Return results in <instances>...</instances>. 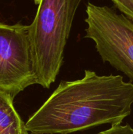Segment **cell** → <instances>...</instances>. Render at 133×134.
Listing matches in <instances>:
<instances>
[{
  "label": "cell",
  "mask_w": 133,
  "mask_h": 134,
  "mask_svg": "<svg viewBox=\"0 0 133 134\" xmlns=\"http://www.w3.org/2000/svg\"><path fill=\"white\" fill-rule=\"evenodd\" d=\"M133 84L120 75L85 70L74 81H62L28 119L30 134H68L100 125L122 124L130 115Z\"/></svg>",
  "instance_id": "6da1fadb"
},
{
  "label": "cell",
  "mask_w": 133,
  "mask_h": 134,
  "mask_svg": "<svg viewBox=\"0 0 133 134\" xmlns=\"http://www.w3.org/2000/svg\"><path fill=\"white\" fill-rule=\"evenodd\" d=\"M82 0H41L29 35L37 84L49 88L63 60L65 46Z\"/></svg>",
  "instance_id": "7a4b0ae2"
},
{
  "label": "cell",
  "mask_w": 133,
  "mask_h": 134,
  "mask_svg": "<svg viewBox=\"0 0 133 134\" xmlns=\"http://www.w3.org/2000/svg\"><path fill=\"white\" fill-rule=\"evenodd\" d=\"M85 37L92 40L102 60L133 84V21L114 7L88 2Z\"/></svg>",
  "instance_id": "3957f363"
},
{
  "label": "cell",
  "mask_w": 133,
  "mask_h": 134,
  "mask_svg": "<svg viewBox=\"0 0 133 134\" xmlns=\"http://www.w3.org/2000/svg\"><path fill=\"white\" fill-rule=\"evenodd\" d=\"M34 84L29 25L0 23V90L15 97Z\"/></svg>",
  "instance_id": "277c9868"
},
{
  "label": "cell",
  "mask_w": 133,
  "mask_h": 134,
  "mask_svg": "<svg viewBox=\"0 0 133 134\" xmlns=\"http://www.w3.org/2000/svg\"><path fill=\"white\" fill-rule=\"evenodd\" d=\"M13 99L0 90V134H27L25 123L15 109Z\"/></svg>",
  "instance_id": "5b68a950"
},
{
  "label": "cell",
  "mask_w": 133,
  "mask_h": 134,
  "mask_svg": "<svg viewBox=\"0 0 133 134\" xmlns=\"http://www.w3.org/2000/svg\"><path fill=\"white\" fill-rule=\"evenodd\" d=\"M121 13L133 21V0H111Z\"/></svg>",
  "instance_id": "8992f818"
},
{
  "label": "cell",
  "mask_w": 133,
  "mask_h": 134,
  "mask_svg": "<svg viewBox=\"0 0 133 134\" xmlns=\"http://www.w3.org/2000/svg\"><path fill=\"white\" fill-rule=\"evenodd\" d=\"M96 134H133V128L129 124H118L111 126L108 130L101 131Z\"/></svg>",
  "instance_id": "52a82bcc"
},
{
  "label": "cell",
  "mask_w": 133,
  "mask_h": 134,
  "mask_svg": "<svg viewBox=\"0 0 133 134\" xmlns=\"http://www.w3.org/2000/svg\"><path fill=\"white\" fill-rule=\"evenodd\" d=\"M32 1H34V2L35 4H37V5L39 3V0H32Z\"/></svg>",
  "instance_id": "ba28073f"
},
{
  "label": "cell",
  "mask_w": 133,
  "mask_h": 134,
  "mask_svg": "<svg viewBox=\"0 0 133 134\" xmlns=\"http://www.w3.org/2000/svg\"><path fill=\"white\" fill-rule=\"evenodd\" d=\"M40 1H41V0H39V2H40Z\"/></svg>",
  "instance_id": "9c48e42d"
},
{
  "label": "cell",
  "mask_w": 133,
  "mask_h": 134,
  "mask_svg": "<svg viewBox=\"0 0 133 134\" xmlns=\"http://www.w3.org/2000/svg\"><path fill=\"white\" fill-rule=\"evenodd\" d=\"M27 134H30V133H27Z\"/></svg>",
  "instance_id": "30bf717a"
}]
</instances>
